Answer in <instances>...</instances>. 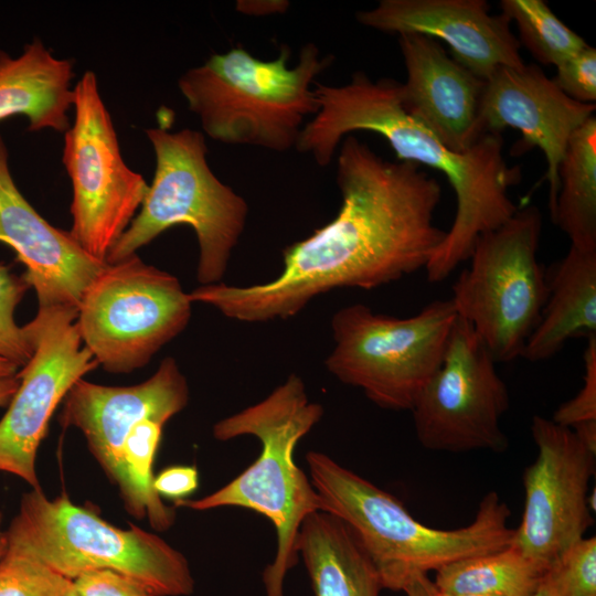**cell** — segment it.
Returning <instances> with one entry per match:
<instances>
[{
	"label": "cell",
	"mask_w": 596,
	"mask_h": 596,
	"mask_svg": "<svg viewBox=\"0 0 596 596\" xmlns=\"http://www.w3.org/2000/svg\"><path fill=\"white\" fill-rule=\"evenodd\" d=\"M19 366L13 362L0 356V379L11 377L18 374Z\"/></svg>",
	"instance_id": "8d00e7d4"
},
{
	"label": "cell",
	"mask_w": 596,
	"mask_h": 596,
	"mask_svg": "<svg viewBox=\"0 0 596 596\" xmlns=\"http://www.w3.org/2000/svg\"><path fill=\"white\" fill-rule=\"evenodd\" d=\"M546 277L541 319L521 354L531 362L549 360L567 340L596 332V249L571 246Z\"/></svg>",
	"instance_id": "44dd1931"
},
{
	"label": "cell",
	"mask_w": 596,
	"mask_h": 596,
	"mask_svg": "<svg viewBox=\"0 0 596 596\" xmlns=\"http://www.w3.org/2000/svg\"><path fill=\"white\" fill-rule=\"evenodd\" d=\"M163 425L145 419L127 435L123 446L125 487L120 497L127 512L142 519L158 531L171 528L175 519L173 508L167 507L153 489L152 466L161 439Z\"/></svg>",
	"instance_id": "d4e9b609"
},
{
	"label": "cell",
	"mask_w": 596,
	"mask_h": 596,
	"mask_svg": "<svg viewBox=\"0 0 596 596\" xmlns=\"http://www.w3.org/2000/svg\"><path fill=\"white\" fill-rule=\"evenodd\" d=\"M551 217L571 246L596 249V117L571 137L558 169V192Z\"/></svg>",
	"instance_id": "603a6c76"
},
{
	"label": "cell",
	"mask_w": 596,
	"mask_h": 596,
	"mask_svg": "<svg viewBox=\"0 0 596 596\" xmlns=\"http://www.w3.org/2000/svg\"><path fill=\"white\" fill-rule=\"evenodd\" d=\"M1 523H2V513L0 512V528H1Z\"/></svg>",
	"instance_id": "b9f144b4"
},
{
	"label": "cell",
	"mask_w": 596,
	"mask_h": 596,
	"mask_svg": "<svg viewBox=\"0 0 596 596\" xmlns=\"http://www.w3.org/2000/svg\"><path fill=\"white\" fill-rule=\"evenodd\" d=\"M355 17L380 32L444 41L451 57L485 82L501 66L525 64L511 21L503 13L492 14L485 0H381Z\"/></svg>",
	"instance_id": "e0dca14e"
},
{
	"label": "cell",
	"mask_w": 596,
	"mask_h": 596,
	"mask_svg": "<svg viewBox=\"0 0 596 596\" xmlns=\"http://www.w3.org/2000/svg\"><path fill=\"white\" fill-rule=\"evenodd\" d=\"M433 596H490V595H478V594H447V593L439 592V590L435 587V585H434Z\"/></svg>",
	"instance_id": "f35d334b"
},
{
	"label": "cell",
	"mask_w": 596,
	"mask_h": 596,
	"mask_svg": "<svg viewBox=\"0 0 596 596\" xmlns=\"http://www.w3.org/2000/svg\"><path fill=\"white\" fill-rule=\"evenodd\" d=\"M60 422L77 428L110 481L125 487L123 446L129 432L151 419L164 426L189 402V386L173 358L161 361L145 382L106 386L79 379L63 400Z\"/></svg>",
	"instance_id": "2e32d148"
},
{
	"label": "cell",
	"mask_w": 596,
	"mask_h": 596,
	"mask_svg": "<svg viewBox=\"0 0 596 596\" xmlns=\"http://www.w3.org/2000/svg\"><path fill=\"white\" fill-rule=\"evenodd\" d=\"M73 582L77 596H156L135 581L106 570L85 573Z\"/></svg>",
	"instance_id": "1f68e13d"
},
{
	"label": "cell",
	"mask_w": 596,
	"mask_h": 596,
	"mask_svg": "<svg viewBox=\"0 0 596 596\" xmlns=\"http://www.w3.org/2000/svg\"><path fill=\"white\" fill-rule=\"evenodd\" d=\"M545 573L515 546L466 557L436 571L435 587L447 594L531 596Z\"/></svg>",
	"instance_id": "cb8c5ba5"
},
{
	"label": "cell",
	"mask_w": 596,
	"mask_h": 596,
	"mask_svg": "<svg viewBox=\"0 0 596 596\" xmlns=\"http://www.w3.org/2000/svg\"><path fill=\"white\" fill-rule=\"evenodd\" d=\"M496 361L468 321L457 315L441 364L411 412L419 444L433 451L503 453L500 426L510 401Z\"/></svg>",
	"instance_id": "7c38bea8"
},
{
	"label": "cell",
	"mask_w": 596,
	"mask_h": 596,
	"mask_svg": "<svg viewBox=\"0 0 596 596\" xmlns=\"http://www.w3.org/2000/svg\"><path fill=\"white\" fill-rule=\"evenodd\" d=\"M584 385L554 412L552 421L572 430L596 425V334L587 336Z\"/></svg>",
	"instance_id": "f546056e"
},
{
	"label": "cell",
	"mask_w": 596,
	"mask_h": 596,
	"mask_svg": "<svg viewBox=\"0 0 596 596\" xmlns=\"http://www.w3.org/2000/svg\"><path fill=\"white\" fill-rule=\"evenodd\" d=\"M456 317L450 299L435 300L407 318L363 304L345 306L330 321L334 347L326 368L377 406L411 411L441 364Z\"/></svg>",
	"instance_id": "ba28073f"
},
{
	"label": "cell",
	"mask_w": 596,
	"mask_h": 596,
	"mask_svg": "<svg viewBox=\"0 0 596 596\" xmlns=\"http://www.w3.org/2000/svg\"><path fill=\"white\" fill-rule=\"evenodd\" d=\"M72 78V61L55 57L39 39L17 57L0 50V120L23 115L30 131H66Z\"/></svg>",
	"instance_id": "ffe728a7"
},
{
	"label": "cell",
	"mask_w": 596,
	"mask_h": 596,
	"mask_svg": "<svg viewBox=\"0 0 596 596\" xmlns=\"http://www.w3.org/2000/svg\"><path fill=\"white\" fill-rule=\"evenodd\" d=\"M542 214L518 207L501 226L476 241L453 285L457 315L470 323L496 362L520 358L547 298V277L538 260Z\"/></svg>",
	"instance_id": "9c48e42d"
},
{
	"label": "cell",
	"mask_w": 596,
	"mask_h": 596,
	"mask_svg": "<svg viewBox=\"0 0 596 596\" xmlns=\"http://www.w3.org/2000/svg\"><path fill=\"white\" fill-rule=\"evenodd\" d=\"M29 287L24 277L0 263V356L21 369L32 358L33 345L24 327L17 324L14 311Z\"/></svg>",
	"instance_id": "83f0119b"
},
{
	"label": "cell",
	"mask_w": 596,
	"mask_h": 596,
	"mask_svg": "<svg viewBox=\"0 0 596 596\" xmlns=\"http://www.w3.org/2000/svg\"><path fill=\"white\" fill-rule=\"evenodd\" d=\"M73 586L72 579L7 539L0 557V596H68Z\"/></svg>",
	"instance_id": "4316f807"
},
{
	"label": "cell",
	"mask_w": 596,
	"mask_h": 596,
	"mask_svg": "<svg viewBox=\"0 0 596 596\" xmlns=\"http://www.w3.org/2000/svg\"><path fill=\"white\" fill-rule=\"evenodd\" d=\"M78 311L38 309L24 326L33 345L30 361L18 373L20 385L0 419V471L41 489L35 460L50 419L76 381L98 362L83 345Z\"/></svg>",
	"instance_id": "5bb4252c"
},
{
	"label": "cell",
	"mask_w": 596,
	"mask_h": 596,
	"mask_svg": "<svg viewBox=\"0 0 596 596\" xmlns=\"http://www.w3.org/2000/svg\"><path fill=\"white\" fill-rule=\"evenodd\" d=\"M545 577L560 596H596V538H583L565 551Z\"/></svg>",
	"instance_id": "f1b7e54d"
},
{
	"label": "cell",
	"mask_w": 596,
	"mask_h": 596,
	"mask_svg": "<svg viewBox=\"0 0 596 596\" xmlns=\"http://www.w3.org/2000/svg\"><path fill=\"white\" fill-rule=\"evenodd\" d=\"M337 215L283 249V270L252 286L204 285L189 294L226 318L267 322L299 313L339 288L373 289L425 269L446 231L434 223L436 178L409 161L383 159L348 135L339 146Z\"/></svg>",
	"instance_id": "6da1fadb"
},
{
	"label": "cell",
	"mask_w": 596,
	"mask_h": 596,
	"mask_svg": "<svg viewBox=\"0 0 596 596\" xmlns=\"http://www.w3.org/2000/svg\"><path fill=\"white\" fill-rule=\"evenodd\" d=\"M318 111L299 136L296 149L327 167L341 141L353 131L383 137L398 161L435 169L446 177L456 195L450 230L425 270L430 283L445 280L469 259L479 236L505 223L518 210L509 195L521 182V168L509 166L501 134L482 136L469 150L456 152L419 119L409 114L401 98V83L372 79L363 72L352 74L340 86L316 82Z\"/></svg>",
	"instance_id": "7a4b0ae2"
},
{
	"label": "cell",
	"mask_w": 596,
	"mask_h": 596,
	"mask_svg": "<svg viewBox=\"0 0 596 596\" xmlns=\"http://www.w3.org/2000/svg\"><path fill=\"white\" fill-rule=\"evenodd\" d=\"M434 583L427 575L414 578L404 589L407 596H433Z\"/></svg>",
	"instance_id": "e575fe53"
},
{
	"label": "cell",
	"mask_w": 596,
	"mask_h": 596,
	"mask_svg": "<svg viewBox=\"0 0 596 596\" xmlns=\"http://www.w3.org/2000/svg\"><path fill=\"white\" fill-rule=\"evenodd\" d=\"M192 304L175 276L134 254L108 263L94 279L81 300L76 324L98 364L128 373L185 329Z\"/></svg>",
	"instance_id": "30bf717a"
},
{
	"label": "cell",
	"mask_w": 596,
	"mask_h": 596,
	"mask_svg": "<svg viewBox=\"0 0 596 596\" xmlns=\"http://www.w3.org/2000/svg\"><path fill=\"white\" fill-rule=\"evenodd\" d=\"M19 385L20 379L18 374L7 379H0V407L9 405Z\"/></svg>",
	"instance_id": "d590c367"
},
{
	"label": "cell",
	"mask_w": 596,
	"mask_h": 596,
	"mask_svg": "<svg viewBox=\"0 0 596 596\" xmlns=\"http://www.w3.org/2000/svg\"><path fill=\"white\" fill-rule=\"evenodd\" d=\"M297 552L313 596H380L383 589L377 571L350 528L326 511L304 520Z\"/></svg>",
	"instance_id": "7402d4cb"
},
{
	"label": "cell",
	"mask_w": 596,
	"mask_h": 596,
	"mask_svg": "<svg viewBox=\"0 0 596 596\" xmlns=\"http://www.w3.org/2000/svg\"><path fill=\"white\" fill-rule=\"evenodd\" d=\"M538 454L522 475L524 511L511 543L544 573L593 524L587 498L596 451L568 427L534 416Z\"/></svg>",
	"instance_id": "4fadbf2b"
},
{
	"label": "cell",
	"mask_w": 596,
	"mask_h": 596,
	"mask_svg": "<svg viewBox=\"0 0 596 596\" xmlns=\"http://www.w3.org/2000/svg\"><path fill=\"white\" fill-rule=\"evenodd\" d=\"M6 546H7V538L4 533L0 532V557L4 553Z\"/></svg>",
	"instance_id": "ab89813d"
},
{
	"label": "cell",
	"mask_w": 596,
	"mask_h": 596,
	"mask_svg": "<svg viewBox=\"0 0 596 596\" xmlns=\"http://www.w3.org/2000/svg\"><path fill=\"white\" fill-rule=\"evenodd\" d=\"M0 135V243L24 264L25 281L35 290L38 309L78 311L83 295L108 263L91 256L70 232L44 220L18 189Z\"/></svg>",
	"instance_id": "ac0fdd59"
},
{
	"label": "cell",
	"mask_w": 596,
	"mask_h": 596,
	"mask_svg": "<svg viewBox=\"0 0 596 596\" xmlns=\"http://www.w3.org/2000/svg\"><path fill=\"white\" fill-rule=\"evenodd\" d=\"M596 104H583L566 96L534 64L499 67L486 81L475 138L501 134L505 128L521 132L519 150L539 148L546 161L544 179L549 183V203L558 192V169L573 134L590 117Z\"/></svg>",
	"instance_id": "9a60e30c"
},
{
	"label": "cell",
	"mask_w": 596,
	"mask_h": 596,
	"mask_svg": "<svg viewBox=\"0 0 596 596\" xmlns=\"http://www.w3.org/2000/svg\"><path fill=\"white\" fill-rule=\"evenodd\" d=\"M500 8L515 22L520 44L542 64L556 67L588 45L543 0H501Z\"/></svg>",
	"instance_id": "484cf974"
},
{
	"label": "cell",
	"mask_w": 596,
	"mask_h": 596,
	"mask_svg": "<svg viewBox=\"0 0 596 596\" xmlns=\"http://www.w3.org/2000/svg\"><path fill=\"white\" fill-rule=\"evenodd\" d=\"M531 596H560V595L556 593L554 587L551 585V583L547 581V578L544 575L538 588Z\"/></svg>",
	"instance_id": "74e56055"
},
{
	"label": "cell",
	"mask_w": 596,
	"mask_h": 596,
	"mask_svg": "<svg viewBox=\"0 0 596 596\" xmlns=\"http://www.w3.org/2000/svg\"><path fill=\"white\" fill-rule=\"evenodd\" d=\"M68 596H77V594H76L75 590H74V586H73V589L71 590V593H70Z\"/></svg>",
	"instance_id": "60d3db41"
},
{
	"label": "cell",
	"mask_w": 596,
	"mask_h": 596,
	"mask_svg": "<svg viewBox=\"0 0 596 596\" xmlns=\"http://www.w3.org/2000/svg\"><path fill=\"white\" fill-rule=\"evenodd\" d=\"M146 135L155 151V175L139 213L106 262H120L168 228L187 224L199 244L198 280L202 286L222 283L246 226V200L211 170L202 132L156 127Z\"/></svg>",
	"instance_id": "8992f818"
},
{
	"label": "cell",
	"mask_w": 596,
	"mask_h": 596,
	"mask_svg": "<svg viewBox=\"0 0 596 596\" xmlns=\"http://www.w3.org/2000/svg\"><path fill=\"white\" fill-rule=\"evenodd\" d=\"M199 486V472L194 466H172L153 479V489L160 497L182 500Z\"/></svg>",
	"instance_id": "d6a6232c"
},
{
	"label": "cell",
	"mask_w": 596,
	"mask_h": 596,
	"mask_svg": "<svg viewBox=\"0 0 596 596\" xmlns=\"http://www.w3.org/2000/svg\"><path fill=\"white\" fill-rule=\"evenodd\" d=\"M306 461L321 510L350 528L383 588L404 592L417 576L511 543V512L496 491L483 496L470 524L436 529L419 522L395 497L328 455L311 450Z\"/></svg>",
	"instance_id": "3957f363"
},
{
	"label": "cell",
	"mask_w": 596,
	"mask_h": 596,
	"mask_svg": "<svg viewBox=\"0 0 596 596\" xmlns=\"http://www.w3.org/2000/svg\"><path fill=\"white\" fill-rule=\"evenodd\" d=\"M323 407L312 402L302 379L290 374L260 402L234 413L213 426L221 441L254 436L260 454L242 473L200 499L174 501L175 508L206 511L238 507L267 518L277 534L274 560L263 572L266 596H284L287 572L298 562L297 539L304 520L321 510L310 478L295 464L294 451L322 418Z\"/></svg>",
	"instance_id": "277c9868"
},
{
	"label": "cell",
	"mask_w": 596,
	"mask_h": 596,
	"mask_svg": "<svg viewBox=\"0 0 596 596\" xmlns=\"http://www.w3.org/2000/svg\"><path fill=\"white\" fill-rule=\"evenodd\" d=\"M75 119L65 131L63 164L72 182L74 240L91 256H107L140 209L149 184L124 161L94 72L73 88Z\"/></svg>",
	"instance_id": "8fae6325"
},
{
	"label": "cell",
	"mask_w": 596,
	"mask_h": 596,
	"mask_svg": "<svg viewBox=\"0 0 596 596\" xmlns=\"http://www.w3.org/2000/svg\"><path fill=\"white\" fill-rule=\"evenodd\" d=\"M6 538L74 581L93 571L121 574L156 596H188L194 579L184 555L136 525L117 528L63 494L31 489L20 501Z\"/></svg>",
	"instance_id": "52a82bcc"
},
{
	"label": "cell",
	"mask_w": 596,
	"mask_h": 596,
	"mask_svg": "<svg viewBox=\"0 0 596 596\" xmlns=\"http://www.w3.org/2000/svg\"><path fill=\"white\" fill-rule=\"evenodd\" d=\"M398 44L406 70L403 106L449 149L469 150L479 140L473 131L486 82L432 38L405 33L398 35Z\"/></svg>",
	"instance_id": "d6986e66"
},
{
	"label": "cell",
	"mask_w": 596,
	"mask_h": 596,
	"mask_svg": "<svg viewBox=\"0 0 596 596\" xmlns=\"http://www.w3.org/2000/svg\"><path fill=\"white\" fill-rule=\"evenodd\" d=\"M557 87L570 98L583 103L596 102V49H585L556 66L552 78Z\"/></svg>",
	"instance_id": "4dcf8cb0"
},
{
	"label": "cell",
	"mask_w": 596,
	"mask_h": 596,
	"mask_svg": "<svg viewBox=\"0 0 596 596\" xmlns=\"http://www.w3.org/2000/svg\"><path fill=\"white\" fill-rule=\"evenodd\" d=\"M289 58L287 46L267 61L236 46L188 70L178 86L210 138L288 151L318 111L316 78L333 56L307 43L296 65H288Z\"/></svg>",
	"instance_id": "5b68a950"
},
{
	"label": "cell",
	"mask_w": 596,
	"mask_h": 596,
	"mask_svg": "<svg viewBox=\"0 0 596 596\" xmlns=\"http://www.w3.org/2000/svg\"><path fill=\"white\" fill-rule=\"evenodd\" d=\"M289 6L287 0H238L235 8L246 15L265 17L285 13Z\"/></svg>",
	"instance_id": "836d02e7"
}]
</instances>
